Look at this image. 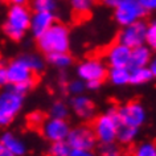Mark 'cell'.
I'll list each match as a JSON object with an SVG mask.
<instances>
[{
  "instance_id": "obj_3",
  "label": "cell",
  "mask_w": 156,
  "mask_h": 156,
  "mask_svg": "<svg viewBox=\"0 0 156 156\" xmlns=\"http://www.w3.org/2000/svg\"><path fill=\"white\" fill-rule=\"evenodd\" d=\"M116 127L118 119L115 116V110L112 108L105 115H99L94 119L91 130L95 135V139L99 140L102 144L114 143L116 139Z\"/></svg>"
},
{
  "instance_id": "obj_26",
  "label": "cell",
  "mask_w": 156,
  "mask_h": 156,
  "mask_svg": "<svg viewBox=\"0 0 156 156\" xmlns=\"http://www.w3.org/2000/svg\"><path fill=\"white\" fill-rule=\"evenodd\" d=\"M132 156H156V148L154 143H143L135 150Z\"/></svg>"
},
{
  "instance_id": "obj_1",
  "label": "cell",
  "mask_w": 156,
  "mask_h": 156,
  "mask_svg": "<svg viewBox=\"0 0 156 156\" xmlns=\"http://www.w3.org/2000/svg\"><path fill=\"white\" fill-rule=\"evenodd\" d=\"M37 44L41 52L50 53H68L69 49V30L64 24L54 23L37 37Z\"/></svg>"
},
{
  "instance_id": "obj_21",
  "label": "cell",
  "mask_w": 156,
  "mask_h": 156,
  "mask_svg": "<svg viewBox=\"0 0 156 156\" xmlns=\"http://www.w3.org/2000/svg\"><path fill=\"white\" fill-rule=\"evenodd\" d=\"M72 148L66 143V140H60V142H53L52 147L49 150L50 156H68Z\"/></svg>"
},
{
  "instance_id": "obj_8",
  "label": "cell",
  "mask_w": 156,
  "mask_h": 156,
  "mask_svg": "<svg viewBox=\"0 0 156 156\" xmlns=\"http://www.w3.org/2000/svg\"><path fill=\"white\" fill-rule=\"evenodd\" d=\"M5 70H7V81L11 85L29 82V81L36 82V77H34L36 73L32 72L21 60L12 62L8 68H5Z\"/></svg>"
},
{
  "instance_id": "obj_31",
  "label": "cell",
  "mask_w": 156,
  "mask_h": 156,
  "mask_svg": "<svg viewBox=\"0 0 156 156\" xmlns=\"http://www.w3.org/2000/svg\"><path fill=\"white\" fill-rule=\"evenodd\" d=\"M138 3L140 4V7L146 11H151V9H154L155 8V5H156V0H138Z\"/></svg>"
},
{
  "instance_id": "obj_23",
  "label": "cell",
  "mask_w": 156,
  "mask_h": 156,
  "mask_svg": "<svg viewBox=\"0 0 156 156\" xmlns=\"http://www.w3.org/2000/svg\"><path fill=\"white\" fill-rule=\"evenodd\" d=\"M50 115L54 119H65L68 115V107L62 102H56L50 108Z\"/></svg>"
},
{
  "instance_id": "obj_32",
  "label": "cell",
  "mask_w": 156,
  "mask_h": 156,
  "mask_svg": "<svg viewBox=\"0 0 156 156\" xmlns=\"http://www.w3.org/2000/svg\"><path fill=\"white\" fill-rule=\"evenodd\" d=\"M68 156H94V154L89 150H70Z\"/></svg>"
},
{
  "instance_id": "obj_36",
  "label": "cell",
  "mask_w": 156,
  "mask_h": 156,
  "mask_svg": "<svg viewBox=\"0 0 156 156\" xmlns=\"http://www.w3.org/2000/svg\"><path fill=\"white\" fill-rule=\"evenodd\" d=\"M101 83H102V82H99V81H89V82H87V87L89 89H97V87L101 86Z\"/></svg>"
},
{
  "instance_id": "obj_22",
  "label": "cell",
  "mask_w": 156,
  "mask_h": 156,
  "mask_svg": "<svg viewBox=\"0 0 156 156\" xmlns=\"http://www.w3.org/2000/svg\"><path fill=\"white\" fill-rule=\"evenodd\" d=\"M46 56H48L49 62H52L57 66H61V68H65V66L72 64V57L68 53H50L46 54Z\"/></svg>"
},
{
  "instance_id": "obj_11",
  "label": "cell",
  "mask_w": 156,
  "mask_h": 156,
  "mask_svg": "<svg viewBox=\"0 0 156 156\" xmlns=\"http://www.w3.org/2000/svg\"><path fill=\"white\" fill-rule=\"evenodd\" d=\"M23 105V97L13 90H5L0 94V111L9 118H13L20 111Z\"/></svg>"
},
{
  "instance_id": "obj_7",
  "label": "cell",
  "mask_w": 156,
  "mask_h": 156,
  "mask_svg": "<svg viewBox=\"0 0 156 156\" xmlns=\"http://www.w3.org/2000/svg\"><path fill=\"white\" fill-rule=\"evenodd\" d=\"M115 8L116 20L123 25L131 24V23L136 21L138 19H142L146 15V11L140 7L138 0H119L118 5Z\"/></svg>"
},
{
  "instance_id": "obj_2",
  "label": "cell",
  "mask_w": 156,
  "mask_h": 156,
  "mask_svg": "<svg viewBox=\"0 0 156 156\" xmlns=\"http://www.w3.org/2000/svg\"><path fill=\"white\" fill-rule=\"evenodd\" d=\"M30 17L32 16H30L28 7L23 4L13 5L12 9L9 11L8 20L3 27L7 36L15 41L21 40V37L24 36V32L29 28Z\"/></svg>"
},
{
  "instance_id": "obj_33",
  "label": "cell",
  "mask_w": 156,
  "mask_h": 156,
  "mask_svg": "<svg viewBox=\"0 0 156 156\" xmlns=\"http://www.w3.org/2000/svg\"><path fill=\"white\" fill-rule=\"evenodd\" d=\"M7 82H8L7 81V70L4 66H0V87L4 86Z\"/></svg>"
},
{
  "instance_id": "obj_18",
  "label": "cell",
  "mask_w": 156,
  "mask_h": 156,
  "mask_svg": "<svg viewBox=\"0 0 156 156\" xmlns=\"http://www.w3.org/2000/svg\"><path fill=\"white\" fill-rule=\"evenodd\" d=\"M136 132H138V128L118 123V127H116V138H118L120 143H130L136 136Z\"/></svg>"
},
{
  "instance_id": "obj_29",
  "label": "cell",
  "mask_w": 156,
  "mask_h": 156,
  "mask_svg": "<svg viewBox=\"0 0 156 156\" xmlns=\"http://www.w3.org/2000/svg\"><path fill=\"white\" fill-rule=\"evenodd\" d=\"M28 122H29L30 126L36 128V126L44 124V122H45V115L42 114V112L36 111V112H33V114H30L28 116Z\"/></svg>"
},
{
  "instance_id": "obj_38",
  "label": "cell",
  "mask_w": 156,
  "mask_h": 156,
  "mask_svg": "<svg viewBox=\"0 0 156 156\" xmlns=\"http://www.w3.org/2000/svg\"><path fill=\"white\" fill-rule=\"evenodd\" d=\"M13 3H16V4H21L23 2H24V0H12Z\"/></svg>"
},
{
  "instance_id": "obj_9",
  "label": "cell",
  "mask_w": 156,
  "mask_h": 156,
  "mask_svg": "<svg viewBox=\"0 0 156 156\" xmlns=\"http://www.w3.org/2000/svg\"><path fill=\"white\" fill-rule=\"evenodd\" d=\"M70 131L68 123L65 119H49L44 122L42 124V132H44L45 138L49 139L50 142H60V140H65Z\"/></svg>"
},
{
  "instance_id": "obj_12",
  "label": "cell",
  "mask_w": 156,
  "mask_h": 156,
  "mask_svg": "<svg viewBox=\"0 0 156 156\" xmlns=\"http://www.w3.org/2000/svg\"><path fill=\"white\" fill-rule=\"evenodd\" d=\"M131 49L128 46L116 42L108 50V62L111 68H127L130 62Z\"/></svg>"
},
{
  "instance_id": "obj_5",
  "label": "cell",
  "mask_w": 156,
  "mask_h": 156,
  "mask_svg": "<svg viewBox=\"0 0 156 156\" xmlns=\"http://www.w3.org/2000/svg\"><path fill=\"white\" fill-rule=\"evenodd\" d=\"M95 135L93 132L91 127L89 126H80L69 131L66 136V143L72 150H89L95 146Z\"/></svg>"
},
{
  "instance_id": "obj_24",
  "label": "cell",
  "mask_w": 156,
  "mask_h": 156,
  "mask_svg": "<svg viewBox=\"0 0 156 156\" xmlns=\"http://www.w3.org/2000/svg\"><path fill=\"white\" fill-rule=\"evenodd\" d=\"M99 155L101 156H120L122 151L114 143H106L99 147Z\"/></svg>"
},
{
  "instance_id": "obj_13",
  "label": "cell",
  "mask_w": 156,
  "mask_h": 156,
  "mask_svg": "<svg viewBox=\"0 0 156 156\" xmlns=\"http://www.w3.org/2000/svg\"><path fill=\"white\" fill-rule=\"evenodd\" d=\"M54 21V16L52 12H36L34 16L30 17L29 27L32 28L36 37H40Z\"/></svg>"
},
{
  "instance_id": "obj_34",
  "label": "cell",
  "mask_w": 156,
  "mask_h": 156,
  "mask_svg": "<svg viewBox=\"0 0 156 156\" xmlns=\"http://www.w3.org/2000/svg\"><path fill=\"white\" fill-rule=\"evenodd\" d=\"M11 120H12V118H9V116H7L5 114H3L0 111V126H7Z\"/></svg>"
},
{
  "instance_id": "obj_35",
  "label": "cell",
  "mask_w": 156,
  "mask_h": 156,
  "mask_svg": "<svg viewBox=\"0 0 156 156\" xmlns=\"http://www.w3.org/2000/svg\"><path fill=\"white\" fill-rule=\"evenodd\" d=\"M0 156H15V155L5 146H3V144L0 143Z\"/></svg>"
},
{
  "instance_id": "obj_6",
  "label": "cell",
  "mask_w": 156,
  "mask_h": 156,
  "mask_svg": "<svg viewBox=\"0 0 156 156\" xmlns=\"http://www.w3.org/2000/svg\"><path fill=\"white\" fill-rule=\"evenodd\" d=\"M146 30L147 24L142 20H136L127 25V28L118 36V42L134 49L136 46L143 45L146 41Z\"/></svg>"
},
{
  "instance_id": "obj_30",
  "label": "cell",
  "mask_w": 156,
  "mask_h": 156,
  "mask_svg": "<svg viewBox=\"0 0 156 156\" xmlns=\"http://www.w3.org/2000/svg\"><path fill=\"white\" fill-rule=\"evenodd\" d=\"M85 89V85L82 82H80V81H77V82H72L69 85V90L74 93V94H80V93H82Z\"/></svg>"
},
{
  "instance_id": "obj_15",
  "label": "cell",
  "mask_w": 156,
  "mask_h": 156,
  "mask_svg": "<svg viewBox=\"0 0 156 156\" xmlns=\"http://www.w3.org/2000/svg\"><path fill=\"white\" fill-rule=\"evenodd\" d=\"M72 106L74 108V111H76V114L85 119L90 118L93 112H94V105L86 97H76L72 101Z\"/></svg>"
},
{
  "instance_id": "obj_27",
  "label": "cell",
  "mask_w": 156,
  "mask_h": 156,
  "mask_svg": "<svg viewBox=\"0 0 156 156\" xmlns=\"http://www.w3.org/2000/svg\"><path fill=\"white\" fill-rule=\"evenodd\" d=\"M20 60L24 62V64L28 66V68L32 70V72H38V70L42 69V62L38 60L37 57H33V56H27V57H23Z\"/></svg>"
},
{
  "instance_id": "obj_20",
  "label": "cell",
  "mask_w": 156,
  "mask_h": 156,
  "mask_svg": "<svg viewBox=\"0 0 156 156\" xmlns=\"http://www.w3.org/2000/svg\"><path fill=\"white\" fill-rule=\"evenodd\" d=\"M108 76L115 85H124L130 81V70L127 68H112Z\"/></svg>"
},
{
  "instance_id": "obj_10",
  "label": "cell",
  "mask_w": 156,
  "mask_h": 156,
  "mask_svg": "<svg viewBox=\"0 0 156 156\" xmlns=\"http://www.w3.org/2000/svg\"><path fill=\"white\" fill-rule=\"evenodd\" d=\"M78 74L80 77L85 81H99L103 82L107 77V70L106 68L98 61H87L80 65L78 68Z\"/></svg>"
},
{
  "instance_id": "obj_16",
  "label": "cell",
  "mask_w": 156,
  "mask_h": 156,
  "mask_svg": "<svg viewBox=\"0 0 156 156\" xmlns=\"http://www.w3.org/2000/svg\"><path fill=\"white\" fill-rule=\"evenodd\" d=\"M0 143L8 148L15 156L23 155L25 152V147H24V144H23V142H20L17 138H15V136L12 134H9V132H7V134H4L2 136Z\"/></svg>"
},
{
  "instance_id": "obj_14",
  "label": "cell",
  "mask_w": 156,
  "mask_h": 156,
  "mask_svg": "<svg viewBox=\"0 0 156 156\" xmlns=\"http://www.w3.org/2000/svg\"><path fill=\"white\" fill-rule=\"evenodd\" d=\"M150 50L146 46L140 45L136 48L131 49V56H130V62H128L127 69H136V68H146V65L150 61Z\"/></svg>"
},
{
  "instance_id": "obj_17",
  "label": "cell",
  "mask_w": 156,
  "mask_h": 156,
  "mask_svg": "<svg viewBox=\"0 0 156 156\" xmlns=\"http://www.w3.org/2000/svg\"><path fill=\"white\" fill-rule=\"evenodd\" d=\"M152 77H154L152 73L147 68L130 69V81L128 82L134 83V85H139V83H144L147 81H150Z\"/></svg>"
},
{
  "instance_id": "obj_28",
  "label": "cell",
  "mask_w": 156,
  "mask_h": 156,
  "mask_svg": "<svg viewBox=\"0 0 156 156\" xmlns=\"http://www.w3.org/2000/svg\"><path fill=\"white\" fill-rule=\"evenodd\" d=\"M146 41L152 46V48H155V45H156V25H155V23H152L151 25H147Z\"/></svg>"
},
{
  "instance_id": "obj_19",
  "label": "cell",
  "mask_w": 156,
  "mask_h": 156,
  "mask_svg": "<svg viewBox=\"0 0 156 156\" xmlns=\"http://www.w3.org/2000/svg\"><path fill=\"white\" fill-rule=\"evenodd\" d=\"M73 12L76 13V20H85L86 13L90 12L91 0H72Z\"/></svg>"
},
{
  "instance_id": "obj_37",
  "label": "cell",
  "mask_w": 156,
  "mask_h": 156,
  "mask_svg": "<svg viewBox=\"0 0 156 156\" xmlns=\"http://www.w3.org/2000/svg\"><path fill=\"white\" fill-rule=\"evenodd\" d=\"M150 72L152 73V76H155V62H152V64H151V70H150Z\"/></svg>"
},
{
  "instance_id": "obj_25",
  "label": "cell",
  "mask_w": 156,
  "mask_h": 156,
  "mask_svg": "<svg viewBox=\"0 0 156 156\" xmlns=\"http://www.w3.org/2000/svg\"><path fill=\"white\" fill-rule=\"evenodd\" d=\"M54 7H56L54 0H34L33 3V9L36 12H50Z\"/></svg>"
},
{
  "instance_id": "obj_4",
  "label": "cell",
  "mask_w": 156,
  "mask_h": 156,
  "mask_svg": "<svg viewBox=\"0 0 156 156\" xmlns=\"http://www.w3.org/2000/svg\"><path fill=\"white\" fill-rule=\"evenodd\" d=\"M115 110V116L118 119V123L126 124L130 127L139 128L143 124L144 119H146V112L142 105L138 102H130L124 106L116 107Z\"/></svg>"
}]
</instances>
